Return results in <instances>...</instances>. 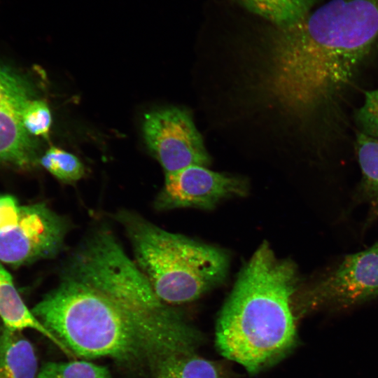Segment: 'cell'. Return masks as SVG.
Instances as JSON below:
<instances>
[{"instance_id":"cell-1","label":"cell","mask_w":378,"mask_h":378,"mask_svg":"<svg viewBox=\"0 0 378 378\" xmlns=\"http://www.w3.org/2000/svg\"><path fill=\"white\" fill-rule=\"evenodd\" d=\"M31 312L74 355L129 360L150 356L146 341L157 329L161 304L113 234L99 230Z\"/></svg>"},{"instance_id":"cell-2","label":"cell","mask_w":378,"mask_h":378,"mask_svg":"<svg viewBox=\"0 0 378 378\" xmlns=\"http://www.w3.org/2000/svg\"><path fill=\"white\" fill-rule=\"evenodd\" d=\"M378 46V0H331L276 27L270 42L269 92L288 113L336 128L344 102Z\"/></svg>"},{"instance_id":"cell-3","label":"cell","mask_w":378,"mask_h":378,"mask_svg":"<svg viewBox=\"0 0 378 378\" xmlns=\"http://www.w3.org/2000/svg\"><path fill=\"white\" fill-rule=\"evenodd\" d=\"M295 266L262 243L239 274L217 320L220 354L257 373L276 363L296 342Z\"/></svg>"},{"instance_id":"cell-4","label":"cell","mask_w":378,"mask_h":378,"mask_svg":"<svg viewBox=\"0 0 378 378\" xmlns=\"http://www.w3.org/2000/svg\"><path fill=\"white\" fill-rule=\"evenodd\" d=\"M134 262L157 296L167 304L194 301L221 283L228 268L225 253L167 232L137 214L120 211Z\"/></svg>"},{"instance_id":"cell-5","label":"cell","mask_w":378,"mask_h":378,"mask_svg":"<svg viewBox=\"0 0 378 378\" xmlns=\"http://www.w3.org/2000/svg\"><path fill=\"white\" fill-rule=\"evenodd\" d=\"M378 297V244L349 254L308 285L300 296L304 309L346 307Z\"/></svg>"},{"instance_id":"cell-6","label":"cell","mask_w":378,"mask_h":378,"mask_svg":"<svg viewBox=\"0 0 378 378\" xmlns=\"http://www.w3.org/2000/svg\"><path fill=\"white\" fill-rule=\"evenodd\" d=\"M143 130L149 150L165 174L209 164L202 137L186 110L172 107L149 112L144 116Z\"/></svg>"},{"instance_id":"cell-7","label":"cell","mask_w":378,"mask_h":378,"mask_svg":"<svg viewBox=\"0 0 378 378\" xmlns=\"http://www.w3.org/2000/svg\"><path fill=\"white\" fill-rule=\"evenodd\" d=\"M67 221L43 203L21 206L18 225L0 234V260L22 266L51 258L62 248Z\"/></svg>"},{"instance_id":"cell-8","label":"cell","mask_w":378,"mask_h":378,"mask_svg":"<svg viewBox=\"0 0 378 378\" xmlns=\"http://www.w3.org/2000/svg\"><path fill=\"white\" fill-rule=\"evenodd\" d=\"M248 185L243 178L192 165L165 174L164 185L155 201L158 210L176 208L211 209L221 200L244 196Z\"/></svg>"},{"instance_id":"cell-9","label":"cell","mask_w":378,"mask_h":378,"mask_svg":"<svg viewBox=\"0 0 378 378\" xmlns=\"http://www.w3.org/2000/svg\"><path fill=\"white\" fill-rule=\"evenodd\" d=\"M33 92L24 77L0 64V162L25 167L35 159L36 144L22 122Z\"/></svg>"},{"instance_id":"cell-10","label":"cell","mask_w":378,"mask_h":378,"mask_svg":"<svg viewBox=\"0 0 378 378\" xmlns=\"http://www.w3.org/2000/svg\"><path fill=\"white\" fill-rule=\"evenodd\" d=\"M0 318L4 326L18 330L29 328L46 336L66 355L74 354L33 314L18 292L13 278L0 260Z\"/></svg>"},{"instance_id":"cell-11","label":"cell","mask_w":378,"mask_h":378,"mask_svg":"<svg viewBox=\"0 0 378 378\" xmlns=\"http://www.w3.org/2000/svg\"><path fill=\"white\" fill-rule=\"evenodd\" d=\"M38 360L21 330L4 326L0 332V378H37Z\"/></svg>"},{"instance_id":"cell-12","label":"cell","mask_w":378,"mask_h":378,"mask_svg":"<svg viewBox=\"0 0 378 378\" xmlns=\"http://www.w3.org/2000/svg\"><path fill=\"white\" fill-rule=\"evenodd\" d=\"M356 150L362 173V199L368 206L370 221L378 218V138L358 132Z\"/></svg>"},{"instance_id":"cell-13","label":"cell","mask_w":378,"mask_h":378,"mask_svg":"<svg viewBox=\"0 0 378 378\" xmlns=\"http://www.w3.org/2000/svg\"><path fill=\"white\" fill-rule=\"evenodd\" d=\"M155 378H228L223 366L195 352L171 356L155 368Z\"/></svg>"},{"instance_id":"cell-14","label":"cell","mask_w":378,"mask_h":378,"mask_svg":"<svg viewBox=\"0 0 378 378\" xmlns=\"http://www.w3.org/2000/svg\"><path fill=\"white\" fill-rule=\"evenodd\" d=\"M276 27L290 25L310 12L314 0H237Z\"/></svg>"},{"instance_id":"cell-15","label":"cell","mask_w":378,"mask_h":378,"mask_svg":"<svg viewBox=\"0 0 378 378\" xmlns=\"http://www.w3.org/2000/svg\"><path fill=\"white\" fill-rule=\"evenodd\" d=\"M41 164L59 181L75 183L85 174L84 165L71 153L59 148H50L40 159Z\"/></svg>"},{"instance_id":"cell-16","label":"cell","mask_w":378,"mask_h":378,"mask_svg":"<svg viewBox=\"0 0 378 378\" xmlns=\"http://www.w3.org/2000/svg\"><path fill=\"white\" fill-rule=\"evenodd\" d=\"M37 378H111L104 366L85 360L50 362L38 371Z\"/></svg>"},{"instance_id":"cell-17","label":"cell","mask_w":378,"mask_h":378,"mask_svg":"<svg viewBox=\"0 0 378 378\" xmlns=\"http://www.w3.org/2000/svg\"><path fill=\"white\" fill-rule=\"evenodd\" d=\"M24 128L31 136L47 138L51 127L52 117L47 103L41 99H31L22 114Z\"/></svg>"},{"instance_id":"cell-18","label":"cell","mask_w":378,"mask_h":378,"mask_svg":"<svg viewBox=\"0 0 378 378\" xmlns=\"http://www.w3.org/2000/svg\"><path fill=\"white\" fill-rule=\"evenodd\" d=\"M360 132L378 138V88L366 91L364 102L354 115Z\"/></svg>"},{"instance_id":"cell-19","label":"cell","mask_w":378,"mask_h":378,"mask_svg":"<svg viewBox=\"0 0 378 378\" xmlns=\"http://www.w3.org/2000/svg\"><path fill=\"white\" fill-rule=\"evenodd\" d=\"M21 206L13 195H0V234L12 230L18 225Z\"/></svg>"},{"instance_id":"cell-20","label":"cell","mask_w":378,"mask_h":378,"mask_svg":"<svg viewBox=\"0 0 378 378\" xmlns=\"http://www.w3.org/2000/svg\"><path fill=\"white\" fill-rule=\"evenodd\" d=\"M377 244H378V242H377Z\"/></svg>"}]
</instances>
